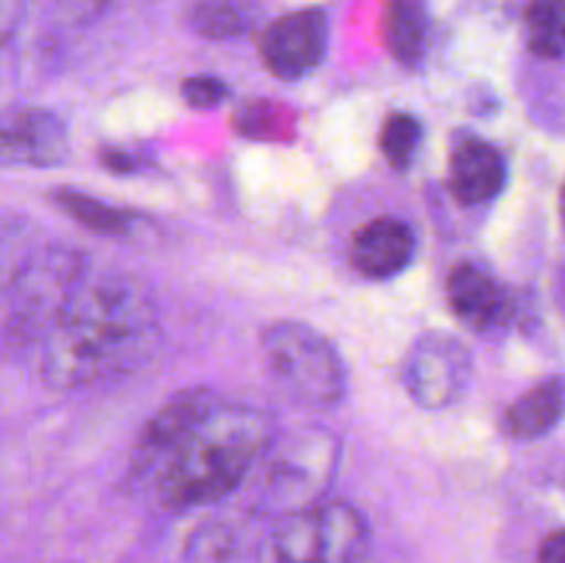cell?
<instances>
[{"label":"cell","mask_w":565,"mask_h":563,"mask_svg":"<svg viewBox=\"0 0 565 563\" xmlns=\"http://www.w3.org/2000/svg\"><path fill=\"white\" fill-rule=\"evenodd\" d=\"M83 274H86V265L81 254L66 252V248H50L28 259L17 279L11 282L14 304L9 312V329L14 331L17 340L42 342Z\"/></svg>","instance_id":"cell-6"},{"label":"cell","mask_w":565,"mask_h":563,"mask_svg":"<svg viewBox=\"0 0 565 563\" xmlns=\"http://www.w3.org/2000/svg\"><path fill=\"white\" fill-rule=\"evenodd\" d=\"M505 155L483 138H463L450 155V191L463 204H486L505 188Z\"/></svg>","instance_id":"cell-12"},{"label":"cell","mask_w":565,"mask_h":563,"mask_svg":"<svg viewBox=\"0 0 565 563\" xmlns=\"http://www.w3.org/2000/svg\"><path fill=\"white\" fill-rule=\"evenodd\" d=\"M53 3L61 20L72 22V25H86L94 17L103 14L108 0H53Z\"/></svg>","instance_id":"cell-22"},{"label":"cell","mask_w":565,"mask_h":563,"mask_svg":"<svg viewBox=\"0 0 565 563\" xmlns=\"http://www.w3.org/2000/svg\"><path fill=\"white\" fill-rule=\"evenodd\" d=\"M414 254H417L414 230L406 221L392 215L367 221L351 243L353 265L370 279H392L403 274L414 263Z\"/></svg>","instance_id":"cell-10"},{"label":"cell","mask_w":565,"mask_h":563,"mask_svg":"<svg viewBox=\"0 0 565 563\" xmlns=\"http://www.w3.org/2000/svg\"><path fill=\"white\" fill-rule=\"evenodd\" d=\"M292 121H296V116L290 108H285L281 103H270V99H257V103L243 105L235 125L243 136L276 141L292 130Z\"/></svg>","instance_id":"cell-20"},{"label":"cell","mask_w":565,"mask_h":563,"mask_svg":"<svg viewBox=\"0 0 565 563\" xmlns=\"http://www.w3.org/2000/svg\"><path fill=\"white\" fill-rule=\"evenodd\" d=\"M447 298H450L452 312L472 329H489L500 320L502 307H505L500 282L475 263H461L450 270Z\"/></svg>","instance_id":"cell-13"},{"label":"cell","mask_w":565,"mask_h":563,"mask_svg":"<svg viewBox=\"0 0 565 563\" xmlns=\"http://www.w3.org/2000/svg\"><path fill=\"white\" fill-rule=\"evenodd\" d=\"M66 158V130L50 110H22L0 125V166H55Z\"/></svg>","instance_id":"cell-9"},{"label":"cell","mask_w":565,"mask_h":563,"mask_svg":"<svg viewBox=\"0 0 565 563\" xmlns=\"http://www.w3.org/2000/svg\"><path fill=\"white\" fill-rule=\"evenodd\" d=\"M265 486L285 513L318 506L329 491L340 464V442L326 428H301L287 434L279 445H270Z\"/></svg>","instance_id":"cell-5"},{"label":"cell","mask_w":565,"mask_h":563,"mask_svg":"<svg viewBox=\"0 0 565 563\" xmlns=\"http://www.w3.org/2000/svg\"><path fill=\"white\" fill-rule=\"evenodd\" d=\"M274 439L276 425L268 412L218 401L160 464V500L171 511L224 500L270 450Z\"/></svg>","instance_id":"cell-2"},{"label":"cell","mask_w":565,"mask_h":563,"mask_svg":"<svg viewBox=\"0 0 565 563\" xmlns=\"http://www.w3.org/2000/svg\"><path fill=\"white\" fill-rule=\"evenodd\" d=\"M563 414V381L550 379L544 384L533 386L527 395L519 397L505 414V428L516 439H539L546 436Z\"/></svg>","instance_id":"cell-15"},{"label":"cell","mask_w":565,"mask_h":563,"mask_svg":"<svg viewBox=\"0 0 565 563\" xmlns=\"http://www.w3.org/2000/svg\"><path fill=\"white\" fill-rule=\"evenodd\" d=\"M406 390L423 408H447L463 395L472 379L469 348L447 331H428L414 342L403 368Z\"/></svg>","instance_id":"cell-7"},{"label":"cell","mask_w":565,"mask_h":563,"mask_svg":"<svg viewBox=\"0 0 565 563\" xmlns=\"http://www.w3.org/2000/svg\"><path fill=\"white\" fill-rule=\"evenodd\" d=\"M259 6L254 0H196L188 11V25L210 42L246 36L257 25Z\"/></svg>","instance_id":"cell-16"},{"label":"cell","mask_w":565,"mask_h":563,"mask_svg":"<svg viewBox=\"0 0 565 563\" xmlns=\"http://www.w3.org/2000/svg\"><path fill=\"white\" fill-rule=\"evenodd\" d=\"M379 147L386 163L401 171L408 169L417 160L419 147H423V125H419L417 116L406 114V110H395V114L386 116L384 127H381Z\"/></svg>","instance_id":"cell-19"},{"label":"cell","mask_w":565,"mask_h":563,"mask_svg":"<svg viewBox=\"0 0 565 563\" xmlns=\"http://www.w3.org/2000/svg\"><path fill=\"white\" fill-rule=\"evenodd\" d=\"M53 202L61 210H66L77 224L88 226L94 232H103V235H127L132 221H136V215H130L127 210L114 208V204L88 196L83 191H72V188L53 191Z\"/></svg>","instance_id":"cell-17"},{"label":"cell","mask_w":565,"mask_h":563,"mask_svg":"<svg viewBox=\"0 0 565 563\" xmlns=\"http://www.w3.org/2000/svg\"><path fill=\"white\" fill-rule=\"evenodd\" d=\"M215 403H218L215 392L202 390V386L182 390L180 395L171 397L143 428L141 442H138V464L141 467L147 464V469L154 464H163L171 456V450L207 417Z\"/></svg>","instance_id":"cell-11"},{"label":"cell","mask_w":565,"mask_h":563,"mask_svg":"<svg viewBox=\"0 0 565 563\" xmlns=\"http://www.w3.org/2000/svg\"><path fill=\"white\" fill-rule=\"evenodd\" d=\"M158 346V307L141 279L83 274L42 337V375L55 390H88L141 368Z\"/></svg>","instance_id":"cell-1"},{"label":"cell","mask_w":565,"mask_h":563,"mask_svg":"<svg viewBox=\"0 0 565 563\" xmlns=\"http://www.w3.org/2000/svg\"><path fill=\"white\" fill-rule=\"evenodd\" d=\"M539 563H565V535L563 530H555L544 539L539 550Z\"/></svg>","instance_id":"cell-23"},{"label":"cell","mask_w":565,"mask_h":563,"mask_svg":"<svg viewBox=\"0 0 565 563\" xmlns=\"http://www.w3.org/2000/svg\"><path fill=\"white\" fill-rule=\"evenodd\" d=\"M384 44L406 70L423 66L430 47V11L425 0H386L381 14Z\"/></svg>","instance_id":"cell-14"},{"label":"cell","mask_w":565,"mask_h":563,"mask_svg":"<svg viewBox=\"0 0 565 563\" xmlns=\"http://www.w3.org/2000/svg\"><path fill=\"white\" fill-rule=\"evenodd\" d=\"M367 522L348 502H318L285 513L274 533L276 563H359L367 552Z\"/></svg>","instance_id":"cell-4"},{"label":"cell","mask_w":565,"mask_h":563,"mask_svg":"<svg viewBox=\"0 0 565 563\" xmlns=\"http://www.w3.org/2000/svg\"><path fill=\"white\" fill-rule=\"evenodd\" d=\"M182 97L193 105V108H215L230 97V88L224 81L213 75H193L182 83Z\"/></svg>","instance_id":"cell-21"},{"label":"cell","mask_w":565,"mask_h":563,"mask_svg":"<svg viewBox=\"0 0 565 563\" xmlns=\"http://www.w3.org/2000/svg\"><path fill=\"white\" fill-rule=\"evenodd\" d=\"M527 44L539 59L561 61L565 53V3L563 0H530L524 11Z\"/></svg>","instance_id":"cell-18"},{"label":"cell","mask_w":565,"mask_h":563,"mask_svg":"<svg viewBox=\"0 0 565 563\" xmlns=\"http://www.w3.org/2000/svg\"><path fill=\"white\" fill-rule=\"evenodd\" d=\"M268 373L296 403L334 406L348 386V370L337 348L307 323L281 320L263 334Z\"/></svg>","instance_id":"cell-3"},{"label":"cell","mask_w":565,"mask_h":563,"mask_svg":"<svg viewBox=\"0 0 565 563\" xmlns=\"http://www.w3.org/2000/svg\"><path fill=\"white\" fill-rule=\"evenodd\" d=\"M329 47V17L323 9H301L270 22L259 36L265 66L281 81H301L318 70Z\"/></svg>","instance_id":"cell-8"}]
</instances>
